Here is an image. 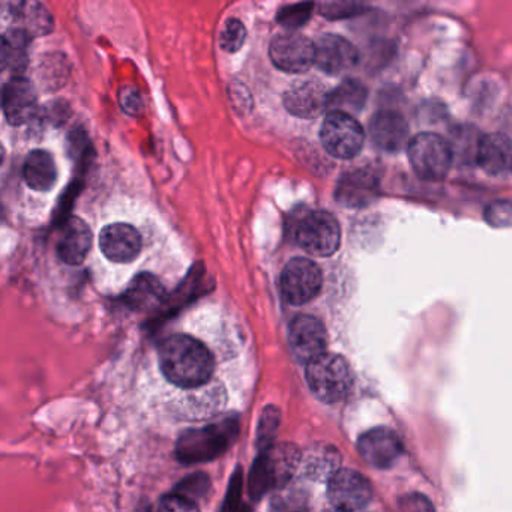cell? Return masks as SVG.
I'll list each match as a JSON object with an SVG mask.
<instances>
[{
	"instance_id": "1",
	"label": "cell",
	"mask_w": 512,
	"mask_h": 512,
	"mask_svg": "<svg viewBox=\"0 0 512 512\" xmlns=\"http://www.w3.org/2000/svg\"><path fill=\"white\" fill-rule=\"evenodd\" d=\"M158 359L164 376L181 388L205 385L214 373L212 353L190 335H172L164 340Z\"/></svg>"
},
{
	"instance_id": "2",
	"label": "cell",
	"mask_w": 512,
	"mask_h": 512,
	"mask_svg": "<svg viewBox=\"0 0 512 512\" xmlns=\"http://www.w3.org/2000/svg\"><path fill=\"white\" fill-rule=\"evenodd\" d=\"M301 464V452L292 443H280L262 451L251 470V494L256 499L275 487L292 481Z\"/></svg>"
},
{
	"instance_id": "3",
	"label": "cell",
	"mask_w": 512,
	"mask_h": 512,
	"mask_svg": "<svg viewBox=\"0 0 512 512\" xmlns=\"http://www.w3.org/2000/svg\"><path fill=\"white\" fill-rule=\"evenodd\" d=\"M238 436V421L226 419L199 430H188L179 437L176 457L185 464L203 463L220 457Z\"/></svg>"
},
{
	"instance_id": "4",
	"label": "cell",
	"mask_w": 512,
	"mask_h": 512,
	"mask_svg": "<svg viewBox=\"0 0 512 512\" xmlns=\"http://www.w3.org/2000/svg\"><path fill=\"white\" fill-rule=\"evenodd\" d=\"M305 376L311 392L323 403H338L352 388L353 376L349 362L335 353H323L308 362Z\"/></svg>"
},
{
	"instance_id": "5",
	"label": "cell",
	"mask_w": 512,
	"mask_h": 512,
	"mask_svg": "<svg viewBox=\"0 0 512 512\" xmlns=\"http://www.w3.org/2000/svg\"><path fill=\"white\" fill-rule=\"evenodd\" d=\"M407 157L418 178L437 182L448 176L454 154L451 145L439 134L421 133L410 140Z\"/></svg>"
},
{
	"instance_id": "6",
	"label": "cell",
	"mask_w": 512,
	"mask_h": 512,
	"mask_svg": "<svg viewBox=\"0 0 512 512\" xmlns=\"http://www.w3.org/2000/svg\"><path fill=\"white\" fill-rule=\"evenodd\" d=\"M295 233L299 247L311 256L329 257L340 248V224L329 212H308L299 220Z\"/></svg>"
},
{
	"instance_id": "7",
	"label": "cell",
	"mask_w": 512,
	"mask_h": 512,
	"mask_svg": "<svg viewBox=\"0 0 512 512\" xmlns=\"http://www.w3.org/2000/svg\"><path fill=\"white\" fill-rule=\"evenodd\" d=\"M320 140L331 157L352 160L358 157L364 148V128L353 116L332 112L323 121Z\"/></svg>"
},
{
	"instance_id": "8",
	"label": "cell",
	"mask_w": 512,
	"mask_h": 512,
	"mask_svg": "<svg viewBox=\"0 0 512 512\" xmlns=\"http://www.w3.org/2000/svg\"><path fill=\"white\" fill-rule=\"evenodd\" d=\"M280 286L283 298L290 305L308 304L322 290V271L313 260L296 257L284 266Z\"/></svg>"
},
{
	"instance_id": "9",
	"label": "cell",
	"mask_w": 512,
	"mask_h": 512,
	"mask_svg": "<svg viewBox=\"0 0 512 512\" xmlns=\"http://www.w3.org/2000/svg\"><path fill=\"white\" fill-rule=\"evenodd\" d=\"M272 64L286 73H305L316 64L313 41L296 32H283L272 38L269 46Z\"/></svg>"
},
{
	"instance_id": "10",
	"label": "cell",
	"mask_w": 512,
	"mask_h": 512,
	"mask_svg": "<svg viewBox=\"0 0 512 512\" xmlns=\"http://www.w3.org/2000/svg\"><path fill=\"white\" fill-rule=\"evenodd\" d=\"M328 497L337 512H358L373 499V487L362 473L340 469L328 482Z\"/></svg>"
},
{
	"instance_id": "11",
	"label": "cell",
	"mask_w": 512,
	"mask_h": 512,
	"mask_svg": "<svg viewBox=\"0 0 512 512\" xmlns=\"http://www.w3.org/2000/svg\"><path fill=\"white\" fill-rule=\"evenodd\" d=\"M379 193L380 179L377 173L358 167L341 176L335 188V200L346 208H365L376 202Z\"/></svg>"
},
{
	"instance_id": "12",
	"label": "cell",
	"mask_w": 512,
	"mask_h": 512,
	"mask_svg": "<svg viewBox=\"0 0 512 512\" xmlns=\"http://www.w3.org/2000/svg\"><path fill=\"white\" fill-rule=\"evenodd\" d=\"M289 344L293 355L305 364L326 353L328 334L322 320L308 314L296 317L290 325Z\"/></svg>"
},
{
	"instance_id": "13",
	"label": "cell",
	"mask_w": 512,
	"mask_h": 512,
	"mask_svg": "<svg viewBox=\"0 0 512 512\" xmlns=\"http://www.w3.org/2000/svg\"><path fill=\"white\" fill-rule=\"evenodd\" d=\"M358 451L370 466L391 469L403 455V443L391 428H373L359 437Z\"/></svg>"
},
{
	"instance_id": "14",
	"label": "cell",
	"mask_w": 512,
	"mask_h": 512,
	"mask_svg": "<svg viewBox=\"0 0 512 512\" xmlns=\"http://www.w3.org/2000/svg\"><path fill=\"white\" fill-rule=\"evenodd\" d=\"M316 46V65L329 76L349 73L359 62L356 47L340 35L326 34L314 43Z\"/></svg>"
},
{
	"instance_id": "15",
	"label": "cell",
	"mask_w": 512,
	"mask_h": 512,
	"mask_svg": "<svg viewBox=\"0 0 512 512\" xmlns=\"http://www.w3.org/2000/svg\"><path fill=\"white\" fill-rule=\"evenodd\" d=\"M2 107L8 122L14 127L28 124L37 112L34 85L22 76L8 80L2 91Z\"/></svg>"
},
{
	"instance_id": "16",
	"label": "cell",
	"mask_w": 512,
	"mask_h": 512,
	"mask_svg": "<svg viewBox=\"0 0 512 512\" xmlns=\"http://www.w3.org/2000/svg\"><path fill=\"white\" fill-rule=\"evenodd\" d=\"M331 91L317 80L296 83L284 94V106L287 112L296 118L314 119L328 110Z\"/></svg>"
},
{
	"instance_id": "17",
	"label": "cell",
	"mask_w": 512,
	"mask_h": 512,
	"mask_svg": "<svg viewBox=\"0 0 512 512\" xmlns=\"http://www.w3.org/2000/svg\"><path fill=\"white\" fill-rule=\"evenodd\" d=\"M100 248L110 262H134L142 251V236L130 224H110L101 230Z\"/></svg>"
},
{
	"instance_id": "18",
	"label": "cell",
	"mask_w": 512,
	"mask_h": 512,
	"mask_svg": "<svg viewBox=\"0 0 512 512\" xmlns=\"http://www.w3.org/2000/svg\"><path fill=\"white\" fill-rule=\"evenodd\" d=\"M368 133L377 148L395 154L409 145V124L403 115L394 110H382L371 118Z\"/></svg>"
},
{
	"instance_id": "19",
	"label": "cell",
	"mask_w": 512,
	"mask_h": 512,
	"mask_svg": "<svg viewBox=\"0 0 512 512\" xmlns=\"http://www.w3.org/2000/svg\"><path fill=\"white\" fill-rule=\"evenodd\" d=\"M476 163L493 178L512 176V140L500 133L481 137L476 151Z\"/></svg>"
},
{
	"instance_id": "20",
	"label": "cell",
	"mask_w": 512,
	"mask_h": 512,
	"mask_svg": "<svg viewBox=\"0 0 512 512\" xmlns=\"http://www.w3.org/2000/svg\"><path fill=\"white\" fill-rule=\"evenodd\" d=\"M92 242H94V236H92L91 227L80 218H68L59 236V259L70 266L82 265L91 251Z\"/></svg>"
},
{
	"instance_id": "21",
	"label": "cell",
	"mask_w": 512,
	"mask_h": 512,
	"mask_svg": "<svg viewBox=\"0 0 512 512\" xmlns=\"http://www.w3.org/2000/svg\"><path fill=\"white\" fill-rule=\"evenodd\" d=\"M11 8L10 16L16 23L14 29L26 32L29 37H41L53 29V19L50 11L37 2H22V4H7Z\"/></svg>"
},
{
	"instance_id": "22",
	"label": "cell",
	"mask_w": 512,
	"mask_h": 512,
	"mask_svg": "<svg viewBox=\"0 0 512 512\" xmlns=\"http://www.w3.org/2000/svg\"><path fill=\"white\" fill-rule=\"evenodd\" d=\"M23 178L32 190L40 193L52 190L58 181V167L53 155L41 149L31 152L23 166Z\"/></svg>"
},
{
	"instance_id": "23",
	"label": "cell",
	"mask_w": 512,
	"mask_h": 512,
	"mask_svg": "<svg viewBox=\"0 0 512 512\" xmlns=\"http://www.w3.org/2000/svg\"><path fill=\"white\" fill-rule=\"evenodd\" d=\"M124 298L133 310H149L164 301L166 290L155 275L140 274L131 281Z\"/></svg>"
},
{
	"instance_id": "24",
	"label": "cell",
	"mask_w": 512,
	"mask_h": 512,
	"mask_svg": "<svg viewBox=\"0 0 512 512\" xmlns=\"http://www.w3.org/2000/svg\"><path fill=\"white\" fill-rule=\"evenodd\" d=\"M368 91L364 83L349 79L331 91L328 100L329 113L337 112L355 116L362 112L367 103Z\"/></svg>"
},
{
	"instance_id": "25",
	"label": "cell",
	"mask_w": 512,
	"mask_h": 512,
	"mask_svg": "<svg viewBox=\"0 0 512 512\" xmlns=\"http://www.w3.org/2000/svg\"><path fill=\"white\" fill-rule=\"evenodd\" d=\"M31 38L20 29L11 28L2 37V61L4 68L23 71L28 65V47Z\"/></svg>"
},
{
	"instance_id": "26",
	"label": "cell",
	"mask_w": 512,
	"mask_h": 512,
	"mask_svg": "<svg viewBox=\"0 0 512 512\" xmlns=\"http://www.w3.org/2000/svg\"><path fill=\"white\" fill-rule=\"evenodd\" d=\"M338 452L334 448L314 449L308 455L307 463H305V470L311 478L323 479L332 478L338 472Z\"/></svg>"
},
{
	"instance_id": "27",
	"label": "cell",
	"mask_w": 512,
	"mask_h": 512,
	"mask_svg": "<svg viewBox=\"0 0 512 512\" xmlns=\"http://www.w3.org/2000/svg\"><path fill=\"white\" fill-rule=\"evenodd\" d=\"M247 31L238 19H230L221 31L220 46L224 52L236 53L244 46Z\"/></svg>"
},
{
	"instance_id": "28",
	"label": "cell",
	"mask_w": 512,
	"mask_h": 512,
	"mask_svg": "<svg viewBox=\"0 0 512 512\" xmlns=\"http://www.w3.org/2000/svg\"><path fill=\"white\" fill-rule=\"evenodd\" d=\"M278 418H280V415L274 407H269L263 412L262 421L259 424V434H257V442H259L262 451L274 445L272 439H274L278 430Z\"/></svg>"
},
{
	"instance_id": "29",
	"label": "cell",
	"mask_w": 512,
	"mask_h": 512,
	"mask_svg": "<svg viewBox=\"0 0 512 512\" xmlns=\"http://www.w3.org/2000/svg\"><path fill=\"white\" fill-rule=\"evenodd\" d=\"M313 10V4H296L283 8L278 14V22L286 28H299L308 22Z\"/></svg>"
},
{
	"instance_id": "30",
	"label": "cell",
	"mask_w": 512,
	"mask_h": 512,
	"mask_svg": "<svg viewBox=\"0 0 512 512\" xmlns=\"http://www.w3.org/2000/svg\"><path fill=\"white\" fill-rule=\"evenodd\" d=\"M485 221L493 227H512V202L499 200L485 209Z\"/></svg>"
},
{
	"instance_id": "31",
	"label": "cell",
	"mask_w": 512,
	"mask_h": 512,
	"mask_svg": "<svg viewBox=\"0 0 512 512\" xmlns=\"http://www.w3.org/2000/svg\"><path fill=\"white\" fill-rule=\"evenodd\" d=\"M364 8V5L356 4V2H329V4L320 5L319 10L322 16L337 20L349 19L356 14H361Z\"/></svg>"
},
{
	"instance_id": "32",
	"label": "cell",
	"mask_w": 512,
	"mask_h": 512,
	"mask_svg": "<svg viewBox=\"0 0 512 512\" xmlns=\"http://www.w3.org/2000/svg\"><path fill=\"white\" fill-rule=\"evenodd\" d=\"M154 512H200L199 506L193 499L173 493L164 496L155 506Z\"/></svg>"
},
{
	"instance_id": "33",
	"label": "cell",
	"mask_w": 512,
	"mask_h": 512,
	"mask_svg": "<svg viewBox=\"0 0 512 512\" xmlns=\"http://www.w3.org/2000/svg\"><path fill=\"white\" fill-rule=\"evenodd\" d=\"M208 490V476L203 475V473H197V475L184 479V481L178 485V488H176L175 493L182 494V496L193 499L194 502H196L197 497L205 496Z\"/></svg>"
},
{
	"instance_id": "34",
	"label": "cell",
	"mask_w": 512,
	"mask_h": 512,
	"mask_svg": "<svg viewBox=\"0 0 512 512\" xmlns=\"http://www.w3.org/2000/svg\"><path fill=\"white\" fill-rule=\"evenodd\" d=\"M119 103H121L122 109L125 112L130 113V115H140L143 112V98L142 94H140L139 89L134 88V86H124V88L119 91Z\"/></svg>"
},
{
	"instance_id": "35",
	"label": "cell",
	"mask_w": 512,
	"mask_h": 512,
	"mask_svg": "<svg viewBox=\"0 0 512 512\" xmlns=\"http://www.w3.org/2000/svg\"><path fill=\"white\" fill-rule=\"evenodd\" d=\"M400 512H434V508L427 497L413 493L401 499Z\"/></svg>"
},
{
	"instance_id": "36",
	"label": "cell",
	"mask_w": 512,
	"mask_h": 512,
	"mask_svg": "<svg viewBox=\"0 0 512 512\" xmlns=\"http://www.w3.org/2000/svg\"><path fill=\"white\" fill-rule=\"evenodd\" d=\"M335 512H337V511H335Z\"/></svg>"
}]
</instances>
